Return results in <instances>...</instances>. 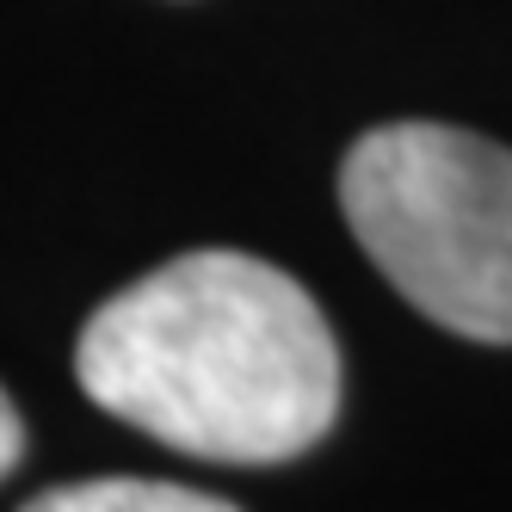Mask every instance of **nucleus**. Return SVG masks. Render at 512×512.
Here are the masks:
<instances>
[{"label":"nucleus","mask_w":512,"mask_h":512,"mask_svg":"<svg viewBox=\"0 0 512 512\" xmlns=\"http://www.w3.org/2000/svg\"><path fill=\"white\" fill-rule=\"evenodd\" d=\"M75 377L105 414L204 463H284L340 414V346L272 260L179 253L99 303Z\"/></svg>","instance_id":"1"},{"label":"nucleus","mask_w":512,"mask_h":512,"mask_svg":"<svg viewBox=\"0 0 512 512\" xmlns=\"http://www.w3.org/2000/svg\"><path fill=\"white\" fill-rule=\"evenodd\" d=\"M340 210L420 315L512 346V149L451 124H383L352 142Z\"/></svg>","instance_id":"2"},{"label":"nucleus","mask_w":512,"mask_h":512,"mask_svg":"<svg viewBox=\"0 0 512 512\" xmlns=\"http://www.w3.org/2000/svg\"><path fill=\"white\" fill-rule=\"evenodd\" d=\"M19 512H241L216 494L149 482V475H99V482H68L50 494H31Z\"/></svg>","instance_id":"3"},{"label":"nucleus","mask_w":512,"mask_h":512,"mask_svg":"<svg viewBox=\"0 0 512 512\" xmlns=\"http://www.w3.org/2000/svg\"><path fill=\"white\" fill-rule=\"evenodd\" d=\"M19 451H25V426H19V408L7 401V389H0V482L13 475Z\"/></svg>","instance_id":"4"}]
</instances>
